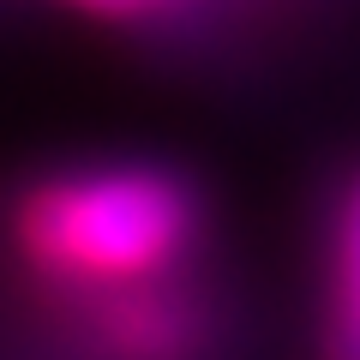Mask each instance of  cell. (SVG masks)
Listing matches in <instances>:
<instances>
[{"label":"cell","instance_id":"7a4b0ae2","mask_svg":"<svg viewBox=\"0 0 360 360\" xmlns=\"http://www.w3.org/2000/svg\"><path fill=\"white\" fill-rule=\"evenodd\" d=\"M324 360H360V168L342 180V193H336V217H330Z\"/></svg>","mask_w":360,"mask_h":360},{"label":"cell","instance_id":"6da1fadb","mask_svg":"<svg viewBox=\"0 0 360 360\" xmlns=\"http://www.w3.org/2000/svg\"><path fill=\"white\" fill-rule=\"evenodd\" d=\"M198 193L156 162H90L54 174L18 217L25 252L54 283L103 295L156 288L198 246Z\"/></svg>","mask_w":360,"mask_h":360},{"label":"cell","instance_id":"277c9868","mask_svg":"<svg viewBox=\"0 0 360 360\" xmlns=\"http://www.w3.org/2000/svg\"><path fill=\"white\" fill-rule=\"evenodd\" d=\"M78 6L108 13V18H132V13H156V6H168V0H78Z\"/></svg>","mask_w":360,"mask_h":360},{"label":"cell","instance_id":"3957f363","mask_svg":"<svg viewBox=\"0 0 360 360\" xmlns=\"http://www.w3.org/2000/svg\"><path fill=\"white\" fill-rule=\"evenodd\" d=\"M193 312L168 300L162 288H132L115 295V319H108V342L120 360H186L193 354Z\"/></svg>","mask_w":360,"mask_h":360}]
</instances>
